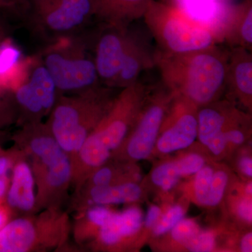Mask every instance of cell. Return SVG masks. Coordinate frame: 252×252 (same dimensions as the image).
Returning <instances> with one entry per match:
<instances>
[{
	"label": "cell",
	"mask_w": 252,
	"mask_h": 252,
	"mask_svg": "<svg viewBox=\"0 0 252 252\" xmlns=\"http://www.w3.org/2000/svg\"><path fill=\"white\" fill-rule=\"evenodd\" d=\"M228 54L217 44L183 54L158 49L154 62L163 85L199 108L218 100L225 90Z\"/></svg>",
	"instance_id": "1"
},
{
	"label": "cell",
	"mask_w": 252,
	"mask_h": 252,
	"mask_svg": "<svg viewBox=\"0 0 252 252\" xmlns=\"http://www.w3.org/2000/svg\"><path fill=\"white\" fill-rule=\"evenodd\" d=\"M139 81L123 89L87 137L72 162V187L77 190L91 172L112 158L124 144L149 94Z\"/></svg>",
	"instance_id": "2"
},
{
	"label": "cell",
	"mask_w": 252,
	"mask_h": 252,
	"mask_svg": "<svg viewBox=\"0 0 252 252\" xmlns=\"http://www.w3.org/2000/svg\"><path fill=\"white\" fill-rule=\"evenodd\" d=\"M13 140L27 157L34 175L36 212L62 208L72 187L70 158L43 122L23 126Z\"/></svg>",
	"instance_id": "3"
},
{
	"label": "cell",
	"mask_w": 252,
	"mask_h": 252,
	"mask_svg": "<svg viewBox=\"0 0 252 252\" xmlns=\"http://www.w3.org/2000/svg\"><path fill=\"white\" fill-rule=\"evenodd\" d=\"M115 97L109 87L98 85L56 99L46 124L61 148L75 159L84 142L110 108Z\"/></svg>",
	"instance_id": "4"
},
{
	"label": "cell",
	"mask_w": 252,
	"mask_h": 252,
	"mask_svg": "<svg viewBox=\"0 0 252 252\" xmlns=\"http://www.w3.org/2000/svg\"><path fill=\"white\" fill-rule=\"evenodd\" d=\"M72 222L62 208H49L13 217L0 229V252H44L64 250Z\"/></svg>",
	"instance_id": "5"
},
{
	"label": "cell",
	"mask_w": 252,
	"mask_h": 252,
	"mask_svg": "<svg viewBox=\"0 0 252 252\" xmlns=\"http://www.w3.org/2000/svg\"><path fill=\"white\" fill-rule=\"evenodd\" d=\"M143 18L157 41L158 49L165 52L183 54L219 44L211 31L164 1L151 0Z\"/></svg>",
	"instance_id": "6"
},
{
	"label": "cell",
	"mask_w": 252,
	"mask_h": 252,
	"mask_svg": "<svg viewBox=\"0 0 252 252\" xmlns=\"http://www.w3.org/2000/svg\"><path fill=\"white\" fill-rule=\"evenodd\" d=\"M150 93L130 134L112 158L127 162L137 161L147 159L153 152L176 94L164 85L154 94Z\"/></svg>",
	"instance_id": "7"
},
{
	"label": "cell",
	"mask_w": 252,
	"mask_h": 252,
	"mask_svg": "<svg viewBox=\"0 0 252 252\" xmlns=\"http://www.w3.org/2000/svg\"><path fill=\"white\" fill-rule=\"evenodd\" d=\"M57 89L44 64L28 63L22 81L13 93L23 126L42 122L49 115L57 99Z\"/></svg>",
	"instance_id": "8"
},
{
	"label": "cell",
	"mask_w": 252,
	"mask_h": 252,
	"mask_svg": "<svg viewBox=\"0 0 252 252\" xmlns=\"http://www.w3.org/2000/svg\"><path fill=\"white\" fill-rule=\"evenodd\" d=\"M44 64L57 91L79 94L97 86L94 62L82 52L53 49L46 54Z\"/></svg>",
	"instance_id": "9"
},
{
	"label": "cell",
	"mask_w": 252,
	"mask_h": 252,
	"mask_svg": "<svg viewBox=\"0 0 252 252\" xmlns=\"http://www.w3.org/2000/svg\"><path fill=\"white\" fill-rule=\"evenodd\" d=\"M198 107L175 95L162 124L156 147L159 153L168 154L188 148L198 137Z\"/></svg>",
	"instance_id": "10"
},
{
	"label": "cell",
	"mask_w": 252,
	"mask_h": 252,
	"mask_svg": "<svg viewBox=\"0 0 252 252\" xmlns=\"http://www.w3.org/2000/svg\"><path fill=\"white\" fill-rule=\"evenodd\" d=\"M37 18L56 33L77 29L93 15L90 0H32Z\"/></svg>",
	"instance_id": "11"
},
{
	"label": "cell",
	"mask_w": 252,
	"mask_h": 252,
	"mask_svg": "<svg viewBox=\"0 0 252 252\" xmlns=\"http://www.w3.org/2000/svg\"><path fill=\"white\" fill-rule=\"evenodd\" d=\"M133 35L126 26H109L99 36L96 46L94 64L99 79L112 88L125 59Z\"/></svg>",
	"instance_id": "12"
},
{
	"label": "cell",
	"mask_w": 252,
	"mask_h": 252,
	"mask_svg": "<svg viewBox=\"0 0 252 252\" xmlns=\"http://www.w3.org/2000/svg\"><path fill=\"white\" fill-rule=\"evenodd\" d=\"M143 222V214L139 207L132 206L123 211L114 212L96 238L88 245L92 250L102 251L126 250L140 231Z\"/></svg>",
	"instance_id": "13"
},
{
	"label": "cell",
	"mask_w": 252,
	"mask_h": 252,
	"mask_svg": "<svg viewBox=\"0 0 252 252\" xmlns=\"http://www.w3.org/2000/svg\"><path fill=\"white\" fill-rule=\"evenodd\" d=\"M5 203L14 217L36 213L35 181L27 157L20 149Z\"/></svg>",
	"instance_id": "14"
},
{
	"label": "cell",
	"mask_w": 252,
	"mask_h": 252,
	"mask_svg": "<svg viewBox=\"0 0 252 252\" xmlns=\"http://www.w3.org/2000/svg\"><path fill=\"white\" fill-rule=\"evenodd\" d=\"M143 195L142 187L134 181L104 187L82 189L74 191L71 210L78 212L94 205H119L138 201Z\"/></svg>",
	"instance_id": "15"
},
{
	"label": "cell",
	"mask_w": 252,
	"mask_h": 252,
	"mask_svg": "<svg viewBox=\"0 0 252 252\" xmlns=\"http://www.w3.org/2000/svg\"><path fill=\"white\" fill-rule=\"evenodd\" d=\"M180 10L187 18L207 28L221 42L225 19L235 0H162Z\"/></svg>",
	"instance_id": "16"
},
{
	"label": "cell",
	"mask_w": 252,
	"mask_h": 252,
	"mask_svg": "<svg viewBox=\"0 0 252 252\" xmlns=\"http://www.w3.org/2000/svg\"><path fill=\"white\" fill-rule=\"evenodd\" d=\"M227 89L245 107L252 109V51L242 47L232 48L228 54Z\"/></svg>",
	"instance_id": "17"
},
{
	"label": "cell",
	"mask_w": 252,
	"mask_h": 252,
	"mask_svg": "<svg viewBox=\"0 0 252 252\" xmlns=\"http://www.w3.org/2000/svg\"><path fill=\"white\" fill-rule=\"evenodd\" d=\"M231 47H242L252 51V0H241L232 5L222 32L221 42Z\"/></svg>",
	"instance_id": "18"
},
{
	"label": "cell",
	"mask_w": 252,
	"mask_h": 252,
	"mask_svg": "<svg viewBox=\"0 0 252 252\" xmlns=\"http://www.w3.org/2000/svg\"><path fill=\"white\" fill-rule=\"evenodd\" d=\"M240 112L228 102L215 101L198 108L197 124L198 137L200 143L207 145L236 119Z\"/></svg>",
	"instance_id": "19"
},
{
	"label": "cell",
	"mask_w": 252,
	"mask_h": 252,
	"mask_svg": "<svg viewBox=\"0 0 252 252\" xmlns=\"http://www.w3.org/2000/svg\"><path fill=\"white\" fill-rule=\"evenodd\" d=\"M93 15L109 26H126L143 18L151 0H90Z\"/></svg>",
	"instance_id": "20"
},
{
	"label": "cell",
	"mask_w": 252,
	"mask_h": 252,
	"mask_svg": "<svg viewBox=\"0 0 252 252\" xmlns=\"http://www.w3.org/2000/svg\"><path fill=\"white\" fill-rule=\"evenodd\" d=\"M155 65L154 52L136 35H133L120 72L112 88H124L138 81L141 73Z\"/></svg>",
	"instance_id": "21"
},
{
	"label": "cell",
	"mask_w": 252,
	"mask_h": 252,
	"mask_svg": "<svg viewBox=\"0 0 252 252\" xmlns=\"http://www.w3.org/2000/svg\"><path fill=\"white\" fill-rule=\"evenodd\" d=\"M114 212L104 205H94L76 212L71 230L75 243L79 245L91 243Z\"/></svg>",
	"instance_id": "22"
},
{
	"label": "cell",
	"mask_w": 252,
	"mask_h": 252,
	"mask_svg": "<svg viewBox=\"0 0 252 252\" xmlns=\"http://www.w3.org/2000/svg\"><path fill=\"white\" fill-rule=\"evenodd\" d=\"M28 63L13 41L6 37L0 43V89L12 91L26 74Z\"/></svg>",
	"instance_id": "23"
},
{
	"label": "cell",
	"mask_w": 252,
	"mask_h": 252,
	"mask_svg": "<svg viewBox=\"0 0 252 252\" xmlns=\"http://www.w3.org/2000/svg\"><path fill=\"white\" fill-rule=\"evenodd\" d=\"M103 165L91 172L81 187L74 191L82 189L117 185L132 180V170L127 161L112 158Z\"/></svg>",
	"instance_id": "24"
},
{
	"label": "cell",
	"mask_w": 252,
	"mask_h": 252,
	"mask_svg": "<svg viewBox=\"0 0 252 252\" xmlns=\"http://www.w3.org/2000/svg\"><path fill=\"white\" fill-rule=\"evenodd\" d=\"M154 185L164 191H170L182 178L175 161L165 162L154 168L151 175Z\"/></svg>",
	"instance_id": "25"
},
{
	"label": "cell",
	"mask_w": 252,
	"mask_h": 252,
	"mask_svg": "<svg viewBox=\"0 0 252 252\" xmlns=\"http://www.w3.org/2000/svg\"><path fill=\"white\" fill-rule=\"evenodd\" d=\"M19 154L16 146L0 150V200H4L11 181L13 167Z\"/></svg>",
	"instance_id": "26"
},
{
	"label": "cell",
	"mask_w": 252,
	"mask_h": 252,
	"mask_svg": "<svg viewBox=\"0 0 252 252\" xmlns=\"http://www.w3.org/2000/svg\"><path fill=\"white\" fill-rule=\"evenodd\" d=\"M214 172L215 170L213 167L210 165H205L195 174L193 182L194 196L199 205L206 206Z\"/></svg>",
	"instance_id": "27"
},
{
	"label": "cell",
	"mask_w": 252,
	"mask_h": 252,
	"mask_svg": "<svg viewBox=\"0 0 252 252\" xmlns=\"http://www.w3.org/2000/svg\"><path fill=\"white\" fill-rule=\"evenodd\" d=\"M185 210L181 205H173L161 215L157 223L153 227L154 236L159 237L166 234L177 223L185 218Z\"/></svg>",
	"instance_id": "28"
},
{
	"label": "cell",
	"mask_w": 252,
	"mask_h": 252,
	"mask_svg": "<svg viewBox=\"0 0 252 252\" xmlns=\"http://www.w3.org/2000/svg\"><path fill=\"white\" fill-rule=\"evenodd\" d=\"M228 182L229 175L226 170L223 169L215 170L212 176L206 206L214 207L220 205L224 195Z\"/></svg>",
	"instance_id": "29"
},
{
	"label": "cell",
	"mask_w": 252,
	"mask_h": 252,
	"mask_svg": "<svg viewBox=\"0 0 252 252\" xmlns=\"http://www.w3.org/2000/svg\"><path fill=\"white\" fill-rule=\"evenodd\" d=\"M200 226L191 219H182L173 227L171 232L172 240L185 246L198 233Z\"/></svg>",
	"instance_id": "30"
},
{
	"label": "cell",
	"mask_w": 252,
	"mask_h": 252,
	"mask_svg": "<svg viewBox=\"0 0 252 252\" xmlns=\"http://www.w3.org/2000/svg\"><path fill=\"white\" fill-rule=\"evenodd\" d=\"M185 247L190 252H212L216 247V234L211 230H200Z\"/></svg>",
	"instance_id": "31"
},
{
	"label": "cell",
	"mask_w": 252,
	"mask_h": 252,
	"mask_svg": "<svg viewBox=\"0 0 252 252\" xmlns=\"http://www.w3.org/2000/svg\"><path fill=\"white\" fill-rule=\"evenodd\" d=\"M182 177L195 175L205 165V159L198 154H190L175 160Z\"/></svg>",
	"instance_id": "32"
},
{
	"label": "cell",
	"mask_w": 252,
	"mask_h": 252,
	"mask_svg": "<svg viewBox=\"0 0 252 252\" xmlns=\"http://www.w3.org/2000/svg\"><path fill=\"white\" fill-rule=\"evenodd\" d=\"M228 144V142L225 137L224 130H223L213 137L207 144L206 147L210 152H211V154L215 157H220L225 153Z\"/></svg>",
	"instance_id": "33"
},
{
	"label": "cell",
	"mask_w": 252,
	"mask_h": 252,
	"mask_svg": "<svg viewBox=\"0 0 252 252\" xmlns=\"http://www.w3.org/2000/svg\"><path fill=\"white\" fill-rule=\"evenodd\" d=\"M237 215L240 220L248 223L252 220V203L251 197L247 196L238 202L236 207Z\"/></svg>",
	"instance_id": "34"
},
{
	"label": "cell",
	"mask_w": 252,
	"mask_h": 252,
	"mask_svg": "<svg viewBox=\"0 0 252 252\" xmlns=\"http://www.w3.org/2000/svg\"><path fill=\"white\" fill-rule=\"evenodd\" d=\"M162 215L161 209L157 205H153L149 207L147 215L144 219L143 224L147 228H152L157 223Z\"/></svg>",
	"instance_id": "35"
},
{
	"label": "cell",
	"mask_w": 252,
	"mask_h": 252,
	"mask_svg": "<svg viewBox=\"0 0 252 252\" xmlns=\"http://www.w3.org/2000/svg\"><path fill=\"white\" fill-rule=\"evenodd\" d=\"M238 169L244 175L252 178V160L249 156L240 158L238 161Z\"/></svg>",
	"instance_id": "36"
},
{
	"label": "cell",
	"mask_w": 252,
	"mask_h": 252,
	"mask_svg": "<svg viewBox=\"0 0 252 252\" xmlns=\"http://www.w3.org/2000/svg\"><path fill=\"white\" fill-rule=\"evenodd\" d=\"M12 218L13 214L9 207L4 200H0V229Z\"/></svg>",
	"instance_id": "37"
},
{
	"label": "cell",
	"mask_w": 252,
	"mask_h": 252,
	"mask_svg": "<svg viewBox=\"0 0 252 252\" xmlns=\"http://www.w3.org/2000/svg\"><path fill=\"white\" fill-rule=\"evenodd\" d=\"M240 249L244 252H252V233L251 232L244 235L240 243Z\"/></svg>",
	"instance_id": "38"
},
{
	"label": "cell",
	"mask_w": 252,
	"mask_h": 252,
	"mask_svg": "<svg viewBox=\"0 0 252 252\" xmlns=\"http://www.w3.org/2000/svg\"><path fill=\"white\" fill-rule=\"evenodd\" d=\"M19 0H0V8L12 7Z\"/></svg>",
	"instance_id": "39"
},
{
	"label": "cell",
	"mask_w": 252,
	"mask_h": 252,
	"mask_svg": "<svg viewBox=\"0 0 252 252\" xmlns=\"http://www.w3.org/2000/svg\"><path fill=\"white\" fill-rule=\"evenodd\" d=\"M245 193L246 194L247 196H252V182L249 183L248 185L245 187Z\"/></svg>",
	"instance_id": "40"
},
{
	"label": "cell",
	"mask_w": 252,
	"mask_h": 252,
	"mask_svg": "<svg viewBox=\"0 0 252 252\" xmlns=\"http://www.w3.org/2000/svg\"><path fill=\"white\" fill-rule=\"evenodd\" d=\"M6 38L5 36V32L4 28L1 26V23H0V43L4 39Z\"/></svg>",
	"instance_id": "41"
},
{
	"label": "cell",
	"mask_w": 252,
	"mask_h": 252,
	"mask_svg": "<svg viewBox=\"0 0 252 252\" xmlns=\"http://www.w3.org/2000/svg\"><path fill=\"white\" fill-rule=\"evenodd\" d=\"M4 90H1V89H0V96L1 95V94H3V92H4Z\"/></svg>",
	"instance_id": "42"
},
{
	"label": "cell",
	"mask_w": 252,
	"mask_h": 252,
	"mask_svg": "<svg viewBox=\"0 0 252 252\" xmlns=\"http://www.w3.org/2000/svg\"><path fill=\"white\" fill-rule=\"evenodd\" d=\"M1 149H2V148H1V146H0V150H1Z\"/></svg>",
	"instance_id": "43"
}]
</instances>
